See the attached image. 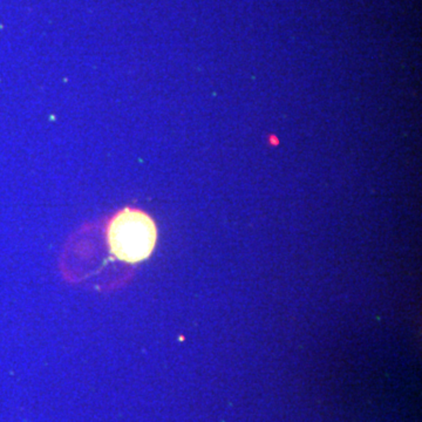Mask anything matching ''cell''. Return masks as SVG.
Wrapping results in <instances>:
<instances>
[{"mask_svg":"<svg viewBox=\"0 0 422 422\" xmlns=\"http://www.w3.org/2000/svg\"><path fill=\"white\" fill-rule=\"evenodd\" d=\"M108 244L116 258L139 263L152 255L158 239L153 218L138 209L121 210L108 225Z\"/></svg>","mask_w":422,"mask_h":422,"instance_id":"6da1fadb","label":"cell"}]
</instances>
